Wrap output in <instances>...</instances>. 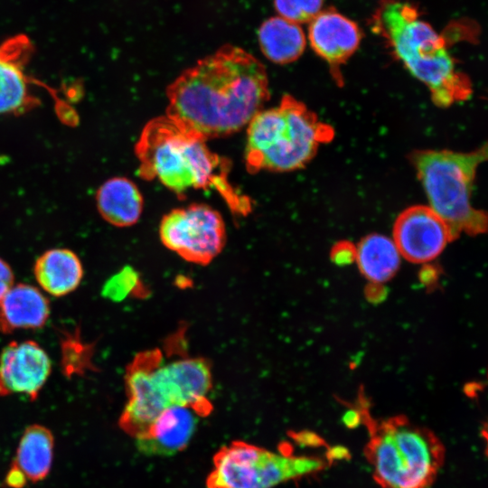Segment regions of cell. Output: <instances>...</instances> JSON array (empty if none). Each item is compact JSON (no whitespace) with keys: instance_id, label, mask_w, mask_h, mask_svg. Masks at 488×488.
<instances>
[{"instance_id":"cell-2","label":"cell","mask_w":488,"mask_h":488,"mask_svg":"<svg viewBox=\"0 0 488 488\" xmlns=\"http://www.w3.org/2000/svg\"><path fill=\"white\" fill-rule=\"evenodd\" d=\"M138 174L158 180L178 196L190 190L214 189L236 213H248L250 200L229 181L230 164L212 152L207 139L167 116L149 120L135 145Z\"/></svg>"},{"instance_id":"cell-19","label":"cell","mask_w":488,"mask_h":488,"mask_svg":"<svg viewBox=\"0 0 488 488\" xmlns=\"http://www.w3.org/2000/svg\"><path fill=\"white\" fill-rule=\"evenodd\" d=\"M33 274L43 291L53 296H63L78 287L83 277V267L73 251L52 249L36 259Z\"/></svg>"},{"instance_id":"cell-25","label":"cell","mask_w":488,"mask_h":488,"mask_svg":"<svg viewBox=\"0 0 488 488\" xmlns=\"http://www.w3.org/2000/svg\"><path fill=\"white\" fill-rule=\"evenodd\" d=\"M14 276L10 266L0 258V300L12 288Z\"/></svg>"},{"instance_id":"cell-23","label":"cell","mask_w":488,"mask_h":488,"mask_svg":"<svg viewBox=\"0 0 488 488\" xmlns=\"http://www.w3.org/2000/svg\"><path fill=\"white\" fill-rule=\"evenodd\" d=\"M324 0H274L278 16L295 23H310L321 11Z\"/></svg>"},{"instance_id":"cell-21","label":"cell","mask_w":488,"mask_h":488,"mask_svg":"<svg viewBox=\"0 0 488 488\" xmlns=\"http://www.w3.org/2000/svg\"><path fill=\"white\" fill-rule=\"evenodd\" d=\"M355 259L360 271L368 280L380 284L390 279L398 271L400 254L389 238L371 234L356 247Z\"/></svg>"},{"instance_id":"cell-10","label":"cell","mask_w":488,"mask_h":488,"mask_svg":"<svg viewBox=\"0 0 488 488\" xmlns=\"http://www.w3.org/2000/svg\"><path fill=\"white\" fill-rule=\"evenodd\" d=\"M155 351L139 353L127 366L125 382L127 401L118 426L135 439L143 436L169 405L159 392L152 377Z\"/></svg>"},{"instance_id":"cell-18","label":"cell","mask_w":488,"mask_h":488,"mask_svg":"<svg viewBox=\"0 0 488 488\" xmlns=\"http://www.w3.org/2000/svg\"><path fill=\"white\" fill-rule=\"evenodd\" d=\"M100 216L116 227L136 224L143 211L144 199L138 187L126 177H112L96 193Z\"/></svg>"},{"instance_id":"cell-13","label":"cell","mask_w":488,"mask_h":488,"mask_svg":"<svg viewBox=\"0 0 488 488\" xmlns=\"http://www.w3.org/2000/svg\"><path fill=\"white\" fill-rule=\"evenodd\" d=\"M33 52L32 41L17 34L0 44V114H24L40 105L30 85L27 65Z\"/></svg>"},{"instance_id":"cell-11","label":"cell","mask_w":488,"mask_h":488,"mask_svg":"<svg viewBox=\"0 0 488 488\" xmlns=\"http://www.w3.org/2000/svg\"><path fill=\"white\" fill-rule=\"evenodd\" d=\"M454 239L449 227L429 206L407 208L393 227V241L399 254L412 263L433 260Z\"/></svg>"},{"instance_id":"cell-6","label":"cell","mask_w":488,"mask_h":488,"mask_svg":"<svg viewBox=\"0 0 488 488\" xmlns=\"http://www.w3.org/2000/svg\"><path fill=\"white\" fill-rule=\"evenodd\" d=\"M486 157V145L467 153L418 150L411 155L429 207L446 223L455 239L462 232L486 231V213L471 204L476 171Z\"/></svg>"},{"instance_id":"cell-12","label":"cell","mask_w":488,"mask_h":488,"mask_svg":"<svg viewBox=\"0 0 488 488\" xmlns=\"http://www.w3.org/2000/svg\"><path fill=\"white\" fill-rule=\"evenodd\" d=\"M51 368L49 355L36 342H11L0 354V396L22 394L34 400Z\"/></svg>"},{"instance_id":"cell-3","label":"cell","mask_w":488,"mask_h":488,"mask_svg":"<svg viewBox=\"0 0 488 488\" xmlns=\"http://www.w3.org/2000/svg\"><path fill=\"white\" fill-rule=\"evenodd\" d=\"M371 25L394 56L428 88L436 106L446 108L470 97L471 81L456 69L446 38L420 18L415 5L381 0Z\"/></svg>"},{"instance_id":"cell-20","label":"cell","mask_w":488,"mask_h":488,"mask_svg":"<svg viewBox=\"0 0 488 488\" xmlns=\"http://www.w3.org/2000/svg\"><path fill=\"white\" fill-rule=\"evenodd\" d=\"M258 39L266 58L277 64L296 61L306 45L305 35L299 24L280 16L267 19L258 28Z\"/></svg>"},{"instance_id":"cell-8","label":"cell","mask_w":488,"mask_h":488,"mask_svg":"<svg viewBox=\"0 0 488 488\" xmlns=\"http://www.w3.org/2000/svg\"><path fill=\"white\" fill-rule=\"evenodd\" d=\"M159 237L165 248L184 260L206 265L222 250L226 227L218 211L192 203L166 213L159 225Z\"/></svg>"},{"instance_id":"cell-16","label":"cell","mask_w":488,"mask_h":488,"mask_svg":"<svg viewBox=\"0 0 488 488\" xmlns=\"http://www.w3.org/2000/svg\"><path fill=\"white\" fill-rule=\"evenodd\" d=\"M197 414L188 407L171 406L136 438L139 451L147 455H172L183 450L195 431Z\"/></svg>"},{"instance_id":"cell-1","label":"cell","mask_w":488,"mask_h":488,"mask_svg":"<svg viewBox=\"0 0 488 488\" xmlns=\"http://www.w3.org/2000/svg\"><path fill=\"white\" fill-rule=\"evenodd\" d=\"M166 115L207 140L247 127L269 99L265 66L227 44L183 70L166 89Z\"/></svg>"},{"instance_id":"cell-7","label":"cell","mask_w":488,"mask_h":488,"mask_svg":"<svg viewBox=\"0 0 488 488\" xmlns=\"http://www.w3.org/2000/svg\"><path fill=\"white\" fill-rule=\"evenodd\" d=\"M331 462L234 441L213 456L207 488H273L323 471Z\"/></svg>"},{"instance_id":"cell-22","label":"cell","mask_w":488,"mask_h":488,"mask_svg":"<svg viewBox=\"0 0 488 488\" xmlns=\"http://www.w3.org/2000/svg\"><path fill=\"white\" fill-rule=\"evenodd\" d=\"M141 286L137 272L126 266L105 282L101 294L107 299L120 302L131 295L140 293Z\"/></svg>"},{"instance_id":"cell-9","label":"cell","mask_w":488,"mask_h":488,"mask_svg":"<svg viewBox=\"0 0 488 488\" xmlns=\"http://www.w3.org/2000/svg\"><path fill=\"white\" fill-rule=\"evenodd\" d=\"M152 377L169 407L192 408L198 416L211 410L208 394L212 386L210 365L204 359L183 357L165 361L159 351L152 364Z\"/></svg>"},{"instance_id":"cell-17","label":"cell","mask_w":488,"mask_h":488,"mask_svg":"<svg viewBox=\"0 0 488 488\" xmlns=\"http://www.w3.org/2000/svg\"><path fill=\"white\" fill-rule=\"evenodd\" d=\"M49 315V302L38 288L27 284L14 285L0 300V332L41 328Z\"/></svg>"},{"instance_id":"cell-5","label":"cell","mask_w":488,"mask_h":488,"mask_svg":"<svg viewBox=\"0 0 488 488\" xmlns=\"http://www.w3.org/2000/svg\"><path fill=\"white\" fill-rule=\"evenodd\" d=\"M333 135L304 103L285 95L278 106L261 109L248 124L246 168L250 174L303 168Z\"/></svg>"},{"instance_id":"cell-14","label":"cell","mask_w":488,"mask_h":488,"mask_svg":"<svg viewBox=\"0 0 488 488\" xmlns=\"http://www.w3.org/2000/svg\"><path fill=\"white\" fill-rule=\"evenodd\" d=\"M361 38L359 25L333 8L322 10L309 23L310 45L330 65L336 80L340 66L357 51Z\"/></svg>"},{"instance_id":"cell-4","label":"cell","mask_w":488,"mask_h":488,"mask_svg":"<svg viewBox=\"0 0 488 488\" xmlns=\"http://www.w3.org/2000/svg\"><path fill=\"white\" fill-rule=\"evenodd\" d=\"M369 433L364 454L380 488H431L445 460L434 432L404 416L371 418L362 395L356 406Z\"/></svg>"},{"instance_id":"cell-24","label":"cell","mask_w":488,"mask_h":488,"mask_svg":"<svg viewBox=\"0 0 488 488\" xmlns=\"http://www.w3.org/2000/svg\"><path fill=\"white\" fill-rule=\"evenodd\" d=\"M356 248L348 241H341L335 244L331 252V257L336 264H348L355 259Z\"/></svg>"},{"instance_id":"cell-15","label":"cell","mask_w":488,"mask_h":488,"mask_svg":"<svg viewBox=\"0 0 488 488\" xmlns=\"http://www.w3.org/2000/svg\"><path fill=\"white\" fill-rule=\"evenodd\" d=\"M54 437L46 427L33 424L19 441L12 465L5 478L10 488H23L28 483L44 480L53 460Z\"/></svg>"}]
</instances>
